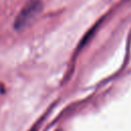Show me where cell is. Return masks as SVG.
I'll return each mask as SVG.
<instances>
[{
    "instance_id": "cell-1",
    "label": "cell",
    "mask_w": 131,
    "mask_h": 131,
    "mask_svg": "<svg viewBox=\"0 0 131 131\" xmlns=\"http://www.w3.org/2000/svg\"><path fill=\"white\" fill-rule=\"evenodd\" d=\"M42 9V0H29L16 15L13 23V28L16 31H21L26 29L39 15Z\"/></svg>"
}]
</instances>
